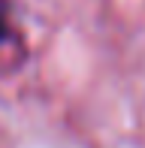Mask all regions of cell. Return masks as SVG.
Wrapping results in <instances>:
<instances>
[{
  "instance_id": "obj_1",
  "label": "cell",
  "mask_w": 145,
  "mask_h": 148,
  "mask_svg": "<svg viewBox=\"0 0 145 148\" xmlns=\"http://www.w3.org/2000/svg\"><path fill=\"white\" fill-rule=\"evenodd\" d=\"M12 36V18H9V3L6 0H0V49H3V42Z\"/></svg>"
}]
</instances>
